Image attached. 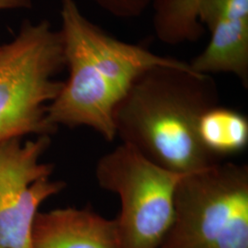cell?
Wrapping results in <instances>:
<instances>
[{
    "instance_id": "6da1fadb",
    "label": "cell",
    "mask_w": 248,
    "mask_h": 248,
    "mask_svg": "<svg viewBox=\"0 0 248 248\" xmlns=\"http://www.w3.org/2000/svg\"><path fill=\"white\" fill-rule=\"evenodd\" d=\"M61 18L69 76L47 108L55 129L86 126L112 142L116 108L137 78L155 67L189 64L108 34L82 14L76 0H61Z\"/></svg>"
},
{
    "instance_id": "7a4b0ae2",
    "label": "cell",
    "mask_w": 248,
    "mask_h": 248,
    "mask_svg": "<svg viewBox=\"0 0 248 248\" xmlns=\"http://www.w3.org/2000/svg\"><path fill=\"white\" fill-rule=\"evenodd\" d=\"M219 104L212 76L185 67L158 66L144 72L114 111L116 137L154 163L181 174L218 161L197 138L198 120Z\"/></svg>"
},
{
    "instance_id": "3957f363",
    "label": "cell",
    "mask_w": 248,
    "mask_h": 248,
    "mask_svg": "<svg viewBox=\"0 0 248 248\" xmlns=\"http://www.w3.org/2000/svg\"><path fill=\"white\" fill-rule=\"evenodd\" d=\"M62 34L49 22H25L17 36L0 46V143L25 136L51 135L47 108L63 82Z\"/></svg>"
},
{
    "instance_id": "277c9868",
    "label": "cell",
    "mask_w": 248,
    "mask_h": 248,
    "mask_svg": "<svg viewBox=\"0 0 248 248\" xmlns=\"http://www.w3.org/2000/svg\"><path fill=\"white\" fill-rule=\"evenodd\" d=\"M160 248H248V166L220 162L187 174Z\"/></svg>"
},
{
    "instance_id": "5b68a950",
    "label": "cell",
    "mask_w": 248,
    "mask_h": 248,
    "mask_svg": "<svg viewBox=\"0 0 248 248\" xmlns=\"http://www.w3.org/2000/svg\"><path fill=\"white\" fill-rule=\"evenodd\" d=\"M98 186L121 202L118 248H160L174 218L176 190L187 174L165 169L122 142L98 159Z\"/></svg>"
},
{
    "instance_id": "8992f818",
    "label": "cell",
    "mask_w": 248,
    "mask_h": 248,
    "mask_svg": "<svg viewBox=\"0 0 248 248\" xmlns=\"http://www.w3.org/2000/svg\"><path fill=\"white\" fill-rule=\"evenodd\" d=\"M50 143L49 135L0 143V248H31L40 207L65 186L42 160Z\"/></svg>"
},
{
    "instance_id": "52a82bcc",
    "label": "cell",
    "mask_w": 248,
    "mask_h": 248,
    "mask_svg": "<svg viewBox=\"0 0 248 248\" xmlns=\"http://www.w3.org/2000/svg\"><path fill=\"white\" fill-rule=\"evenodd\" d=\"M200 21L211 31L202 53L189 62L193 71L232 74L248 85V0H206Z\"/></svg>"
},
{
    "instance_id": "ba28073f",
    "label": "cell",
    "mask_w": 248,
    "mask_h": 248,
    "mask_svg": "<svg viewBox=\"0 0 248 248\" xmlns=\"http://www.w3.org/2000/svg\"><path fill=\"white\" fill-rule=\"evenodd\" d=\"M31 248H118L115 219H107L90 207L39 212Z\"/></svg>"
},
{
    "instance_id": "9c48e42d",
    "label": "cell",
    "mask_w": 248,
    "mask_h": 248,
    "mask_svg": "<svg viewBox=\"0 0 248 248\" xmlns=\"http://www.w3.org/2000/svg\"><path fill=\"white\" fill-rule=\"evenodd\" d=\"M196 131L204 151L218 161L248 147V117L230 108L218 104L206 109L198 120Z\"/></svg>"
},
{
    "instance_id": "30bf717a",
    "label": "cell",
    "mask_w": 248,
    "mask_h": 248,
    "mask_svg": "<svg viewBox=\"0 0 248 248\" xmlns=\"http://www.w3.org/2000/svg\"><path fill=\"white\" fill-rule=\"evenodd\" d=\"M206 0H155L154 28L164 44L195 42L203 33L200 12Z\"/></svg>"
},
{
    "instance_id": "8fae6325",
    "label": "cell",
    "mask_w": 248,
    "mask_h": 248,
    "mask_svg": "<svg viewBox=\"0 0 248 248\" xmlns=\"http://www.w3.org/2000/svg\"><path fill=\"white\" fill-rule=\"evenodd\" d=\"M102 9L119 18H134L153 4L155 0H94Z\"/></svg>"
},
{
    "instance_id": "7c38bea8",
    "label": "cell",
    "mask_w": 248,
    "mask_h": 248,
    "mask_svg": "<svg viewBox=\"0 0 248 248\" xmlns=\"http://www.w3.org/2000/svg\"><path fill=\"white\" fill-rule=\"evenodd\" d=\"M31 3V0H0V10L29 8Z\"/></svg>"
},
{
    "instance_id": "4fadbf2b",
    "label": "cell",
    "mask_w": 248,
    "mask_h": 248,
    "mask_svg": "<svg viewBox=\"0 0 248 248\" xmlns=\"http://www.w3.org/2000/svg\"><path fill=\"white\" fill-rule=\"evenodd\" d=\"M0 46H1V45H0Z\"/></svg>"
}]
</instances>
